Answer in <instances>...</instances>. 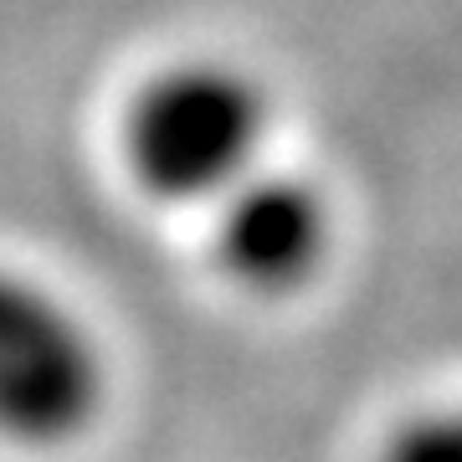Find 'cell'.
<instances>
[{
    "label": "cell",
    "mask_w": 462,
    "mask_h": 462,
    "mask_svg": "<svg viewBox=\"0 0 462 462\" xmlns=\"http://www.w3.org/2000/svg\"><path fill=\"white\" fill-rule=\"evenodd\" d=\"M206 211V252L216 278L257 303L309 293L339 247L334 196L314 175L288 165H257Z\"/></svg>",
    "instance_id": "3957f363"
},
{
    "label": "cell",
    "mask_w": 462,
    "mask_h": 462,
    "mask_svg": "<svg viewBox=\"0 0 462 462\" xmlns=\"http://www.w3.org/2000/svg\"><path fill=\"white\" fill-rule=\"evenodd\" d=\"M108 349L98 329L32 273L0 267V442L67 452L108 411Z\"/></svg>",
    "instance_id": "7a4b0ae2"
},
{
    "label": "cell",
    "mask_w": 462,
    "mask_h": 462,
    "mask_svg": "<svg viewBox=\"0 0 462 462\" xmlns=\"http://www.w3.org/2000/svg\"><path fill=\"white\" fill-rule=\"evenodd\" d=\"M273 93L231 57H175L144 72L118 108V165L170 211H206L267 165Z\"/></svg>",
    "instance_id": "6da1fadb"
},
{
    "label": "cell",
    "mask_w": 462,
    "mask_h": 462,
    "mask_svg": "<svg viewBox=\"0 0 462 462\" xmlns=\"http://www.w3.org/2000/svg\"><path fill=\"white\" fill-rule=\"evenodd\" d=\"M370 462H462V396L427 401L380 431Z\"/></svg>",
    "instance_id": "277c9868"
}]
</instances>
